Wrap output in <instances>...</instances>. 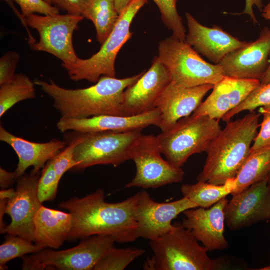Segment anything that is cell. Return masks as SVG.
I'll return each mask as SVG.
<instances>
[{
	"label": "cell",
	"mask_w": 270,
	"mask_h": 270,
	"mask_svg": "<svg viewBox=\"0 0 270 270\" xmlns=\"http://www.w3.org/2000/svg\"><path fill=\"white\" fill-rule=\"evenodd\" d=\"M139 192L118 202L104 200V193L98 189L82 198L72 197L58 206L72 214V224L68 240L102 235L112 237L116 242L126 243L138 238L134 212Z\"/></svg>",
	"instance_id": "6da1fadb"
},
{
	"label": "cell",
	"mask_w": 270,
	"mask_h": 270,
	"mask_svg": "<svg viewBox=\"0 0 270 270\" xmlns=\"http://www.w3.org/2000/svg\"><path fill=\"white\" fill-rule=\"evenodd\" d=\"M144 72L123 78L102 76L94 85L82 88H66L52 80L49 82L37 80L34 82L52 98L54 106L60 112V118L124 116L122 110L124 92Z\"/></svg>",
	"instance_id": "7a4b0ae2"
},
{
	"label": "cell",
	"mask_w": 270,
	"mask_h": 270,
	"mask_svg": "<svg viewBox=\"0 0 270 270\" xmlns=\"http://www.w3.org/2000/svg\"><path fill=\"white\" fill-rule=\"evenodd\" d=\"M260 116L254 110L226 122L206 151V160L198 181L223 184L235 178L250 152Z\"/></svg>",
	"instance_id": "3957f363"
},
{
	"label": "cell",
	"mask_w": 270,
	"mask_h": 270,
	"mask_svg": "<svg viewBox=\"0 0 270 270\" xmlns=\"http://www.w3.org/2000/svg\"><path fill=\"white\" fill-rule=\"evenodd\" d=\"M152 252L145 261L146 270H214L221 268L211 259L191 231L182 225L158 238L150 240Z\"/></svg>",
	"instance_id": "277c9868"
},
{
	"label": "cell",
	"mask_w": 270,
	"mask_h": 270,
	"mask_svg": "<svg viewBox=\"0 0 270 270\" xmlns=\"http://www.w3.org/2000/svg\"><path fill=\"white\" fill-rule=\"evenodd\" d=\"M148 0H132L120 14L111 32L102 44L100 50L90 58H78L71 64L62 66L69 78L74 81L86 80L96 83L100 76L116 77L115 62L118 54L131 38V24Z\"/></svg>",
	"instance_id": "5b68a950"
},
{
	"label": "cell",
	"mask_w": 270,
	"mask_h": 270,
	"mask_svg": "<svg viewBox=\"0 0 270 270\" xmlns=\"http://www.w3.org/2000/svg\"><path fill=\"white\" fill-rule=\"evenodd\" d=\"M221 130L219 120L208 116L192 114L178 120L156 138L166 160L181 168L191 156L206 152Z\"/></svg>",
	"instance_id": "8992f818"
},
{
	"label": "cell",
	"mask_w": 270,
	"mask_h": 270,
	"mask_svg": "<svg viewBox=\"0 0 270 270\" xmlns=\"http://www.w3.org/2000/svg\"><path fill=\"white\" fill-rule=\"evenodd\" d=\"M158 56L168 70L171 82L182 86L214 85L224 76L220 64L206 62L186 41L173 35L159 42Z\"/></svg>",
	"instance_id": "52a82bcc"
},
{
	"label": "cell",
	"mask_w": 270,
	"mask_h": 270,
	"mask_svg": "<svg viewBox=\"0 0 270 270\" xmlns=\"http://www.w3.org/2000/svg\"><path fill=\"white\" fill-rule=\"evenodd\" d=\"M115 242L112 236L96 235L84 238L78 245L69 248L56 250L45 248L22 256V269L94 270Z\"/></svg>",
	"instance_id": "ba28073f"
},
{
	"label": "cell",
	"mask_w": 270,
	"mask_h": 270,
	"mask_svg": "<svg viewBox=\"0 0 270 270\" xmlns=\"http://www.w3.org/2000/svg\"><path fill=\"white\" fill-rule=\"evenodd\" d=\"M76 133L78 142L74 157L78 164L73 170H76L100 164L118 166L130 160L131 147L142 134L141 131Z\"/></svg>",
	"instance_id": "9c48e42d"
},
{
	"label": "cell",
	"mask_w": 270,
	"mask_h": 270,
	"mask_svg": "<svg viewBox=\"0 0 270 270\" xmlns=\"http://www.w3.org/2000/svg\"><path fill=\"white\" fill-rule=\"evenodd\" d=\"M156 136L141 134L134 142L130 152L134 162L136 174L125 187L156 188L181 182L184 172L161 156Z\"/></svg>",
	"instance_id": "30bf717a"
},
{
	"label": "cell",
	"mask_w": 270,
	"mask_h": 270,
	"mask_svg": "<svg viewBox=\"0 0 270 270\" xmlns=\"http://www.w3.org/2000/svg\"><path fill=\"white\" fill-rule=\"evenodd\" d=\"M81 16L68 14L39 15L32 14L24 17L28 26L38 33L39 40L30 46L36 51L50 54L62 62V66L74 63L78 57L72 44V36L78 29Z\"/></svg>",
	"instance_id": "8fae6325"
},
{
	"label": "cell",
	"mask_w": 270,
	"mask_h": 270,
	"mask_svg": "<svg viewBox=\"0 0 270 270\" xmlns=\"http://www.w3.org/2000/svg\"><path fill=\"white\" fill-rule=\"evenodd\" d=\"M40 174V171L32 170L18 178L16 194L8 200L6 208L11 220L0 234L18 236L34 242V218L42 205L38 194Z\"/></svg>",
	"instance_id": "7c38bea8"
},
{
	"label": "cell",
	"mask_w": 270,
	"mask_h": 270,
	"mask_svg": "<svg viewBox=\"0 0 270 270\" xmlns=\"http://www.w3.org/2000/svg\"><path fill=\"white\" fill-rule=\"evenodd\" d=\"M138 192L134 212L137 238L150 240L158 238L176 227L172 222L180 214L198 207L185 197L170 202H158L146 192Z\"/></svg>",
	"instance_id": "4fadbf2b"
},
{
	"label": "cell",
	"mask_w": 270,
	"mask_h": 270,
	"mask_svg": "<svg viewBox=\"0 0 270 270\" xmlns=\"http://www.w3.org/2000/svg\"><path fill=\"white\" fill-rule=\"evenodd\" d=\"M268 178L232 195L224 208L225 222L230 230L244 228L270 218Z\"/></svg>",
	"instance_id": "5bb4252c"
},
{
	"label": "cell",
	"mask_w": 270,
	"mask_h": 270,
	"mask_svg": "<svg viewBox=\"0 0 270 270\" xmlns=\"http://www.w3.org/2000/svg\"><path fill=\"white\" fill-rule=\"evenodd\" d=\"M270 58V28L264 26L258 38L226 54L218 64L226 76L260 80Z\"/></svg>",
	"instance_id": "9a60e30c"
},
{
	"label": "cell",
	"mask_w": 270,
	"mask_h": 270,
	"mask_svg": "<svg viewBox=\"0 0 270 270\" xmlns=\"http://www.w3.org/2000/svg\"><path fill=\"white\" fill-rule=\"evenodd\" d=\"M170 82L168 70L155 56L150 68L124 90L122 102L124 115H138L156 108L157 100Z\"/></svg>",
	"instance_id": "2e32d148"
},
{
	"label": "cell",
	"mask_w": 270,
	"mask_h": 270,
	"mask_svg": "<svg viewBox=\"0 0 270 270\" xmlns=\"http://www.w3.org/2000/svg\"><path fill=\"white\" fill-rule=\"evenodd\" d=\"M160 113L156 108L136 116L100 115L83 118H60L57 128L62 132L142 131L152 125L158 126Z\"/></svg>",
	"instance_id": "e0dca14e"
},
{
	"label": "cell",
	"mask_w": 270,
	"mask_h": 270,
	"mask_svg": "<svg viewBox=\"0 0 270 270\" xmlns=\"http://www.w3.org/2000/svg\"><path fill=\"white\" fill-rule=\"evenodd\" d=\"M228 200L224 198L209 208L197 207L183 212L182 226L190 230L208 250L227 248L224 236V208Z\"/></svg>",
	"instance_id": "ac0fdd59"
},
{
	"label": "cell",
	"mask_w": 270,
	"mask_h": 270,
	"mask_svg": "<svg viewBox=\"0 0 270 270\" xmlns=\"http://www.w3.org/2000/svg\"><path fill=\"white\" fill-rule=\"evenodd\" d=\"M214 85L184 87L172 82L157 100L155 108L160 113L158 127L162 132L172 127L181 118L190 116L202 102Z\"/></svg>",
	"instance_id": "d6986e66"
},
{
	"label": "cell",
	"mask_w": 270,
	"mask_h": 270,
	"mask_svg": "<svg viewBox=\"0 0 270 270\" xmlns=\"http://www.w3.org/2000/svg\"><path fill=\"white\" fill-rule=\"evenodd\" d=\"M185 16L188 28L185 41L214 64H218L226 54L248 42L233 36L220 26L210 28L202 24L188 12Z\"/></svg>",
	"instance_id": "ffe728a7"
},
{
	"label": "cell",
	"mask_w": 270,
	"mask_h": 270,
	"mask_svg": "<svg viewBox=\"0 0 270 270\" xmlns=\"http://www.w3.org/2000/svg\"><path fill=\"white\" fill-rule=\"evenodd\" d=\"M260 84L256 79H242L224 76L214 85L212 92L192 114L208 116L220 120L242 102Z\"/></svg>",
	"instance_id": "44dd1931"
},
{
	"label": "cell",
	"mask_w": 270,
	"mask_h": 270,
	"mask_svg": "<svg viewBox=\"0 0 270 270\" xmlns=\"http://www.w3.org/2000/svg\"><path fill=\"white\" fill-rule=\"evenodd\" d=\"M0 140L12 147L18 156V162L14 172L18 178L30 166L39 172L46 162L57 155L66 142L53 139L46 142H36L17 136L0 126Z\"/></svg>",
	"instance_id": "7402d4cb"
},
{
	"label": "cell",
	"mask_w": 270,
	"mask_h": 270,
	"mask_svg": "<svg viewBox=\"0 0 270 270\" xmlns=\"http://www.w3.org/2000/svg\"><path fill=\"white\" fill-rule=\"evenodd\" d=\"M72 224L70 212L42 205L34 218V242L44 248L58 249L68 240Z\"/></svg>",
	"instance_id": "603a6c76"
},
{
	"label": "cell",
	"mask_w": 270,
	"mask_h": 270,
	"mask_svg": "<svg viewBox=\"0 0 270 270\" xmlns=\"http://www.w3.org/2000/svg\"><path fill=\"white\" fill-rule=\"evenodd\" d=\"M270 175V146L250 151L234 178L232 195L252 184L269 178Z\"/></svg>",
	"instance_id": "cb8c5ba5"
},
{
	"label": "cell",
	"mask_w": 270,
	"mask_h": 270,
	"mask_svg": "<svg viewBox=\"0 0 270 270\" xmlns=\"http://www.w3.org/2000/svg\"><path fill=\"white\" fill-rule=\"evenodd\" d=\"M234 188V178L223 184H214L198 181L196 184H184L180 187L183 197L198 207L209 208L231 194Z\"/></svg>",
	"instance_id": "d4e9b609"
},
{
	"label": "cell",
	"mask_w": 270,
	"mask_h": 270,
	"mask_svg": "<svg viewBox=\"0 0 270 270\" xmlns=\"http://www.w3.org/2000/svg\"><path fill=\"white\" fill-rule=\"evenodd\" d=\"M119 15L114 0H92L82 16L92 22L97 40L102 44L113 30Z\"/></svg>",
	"instance_id": "484cf974"
},
{
	"label": "cell",
	"mask_w": 270,
	"mask_h": 270,
	"mask_svg": "<svg viewBox=\"0 0 270 270\" xmlns=\"http://www.w3.org/2000/svg\"><path fill=\"white\" fill-rule=\"evenodd\" d=\"M34 85L22 74H16L12 80L0 85V116L18 102L34 98Z\"/></svg>",
	"instance_id": "4316f807"
},
{
	"label": "cell",
	"mask_w": 270,
	"mask_h": 270,
	"mask_svg": "<svg viewBox=\"0 0 270 270\" xmlns=\"http://www.w3.org/2000/svg\"><path fill=\"white\" fill-rule=\"evenodd\" d=\"M42 249L44 248L22 237L7 234L0 246V269L8 268L6 263L14 258L34 254Z\"/></svg>",
	"instance_id": "83f0119b"
},
{
	"label": "cell",
	"mask_w": 270,
	"mask_h": 270,
	"mask_svg": "<svg viewBox=\"0 0 270 270\" xmlns=\"http://www.w3.org/2000/svg\"><path fill=\"white\" fill-rule=\"evenodd\" d=\"M144 252L140 248H117L114 246L98 262L94 270H124Z\"/></svg>",
	"instance_id": "f1b7e54d"
},
{
	"label": "cell",
	"mask_w": 270,
	"mask_h": 270,
	"mask_svg": "<svg viewBox=\"0 0 270 270\" xmlns=\"http://www.w3.org/2000/svg\"><path fill=\"white\" fill-rule=\"evenodd\" d=\"M158 6L163 24L172 32V35L185 41L186 28L176 8L177 0H152Z\"/></svg>",
	"instance_id": "f546056e"
},
{
	"label": "cell",
	"mask_w": 270,
	"mask_h": 270,
	"mask_svg": "<svg viewBox=\"0 0 270 270\" xmlns=\"http://www.w3.org/2000/svg\"><path fill=\"white\" fill-rule=\"evenodd\" d=\"M270 104V82L260 84L252 90L238 106L228 112L222 118L228 122L243 111H254L256 108Z\"/></svg>",
	"instance_id": "4dcf8cb0"
},
{
	"label": "cell",
	"mask_w": 270,
	"mask_h": 270,
	"mask_svg": "<svg viewBox=\"0 0 270 270\" xmlns=\"http://www.w3.org/2000/svg\"><path fill=\"white\" fill-rule=\"evenodd\" d=\"M59 182L50 160L42 168L38 181V194L42 203L55 198Z\"/></svg>",
	"instance_id": "1f68e13d"
},
{
	"label": "cell",
	"mask_w": 270,
	"mask_h": 270,
	"mask_svg": "<svg viewBox=\"0 0 270 270\" xmlns=\"http://www.w3.org/2000/svg\"><path fill=\"white\" fill-rule=\"evenodd\" d=\"M77 142L78 140L74 138L64 150L60 151L52 159L54 171L59 180L66 172L70 170H73L78 164L74 157V149Z\"/></svg>",
	"instance_id": "d6a6232c"
},
{
	"label": "cell",
	"mask_w": 270,
	"mask_h": 270,
	"mask_svg": "<svg viewBox=\"0 0 270 270\" xmlns=\"http://www.w3.org/2000/svg\"><path fill=\"white\" fill-rule=\"evenodd\" d=\"M258 112L262 116L260 130L253 142L250 151L270 146V104L259 108Z\"/></svg>",
	"instance_id": "836d02e7"
},
{
	"label": "cell",
	"mask_w": 270,
	"mask_h": 270,
	"mask_svg": "<svg viewBox=\"0 0 270 270\" xmlns=\"http://www.w3.org/2000/svg\"><path fill=\"white\" fill-rule=\"evenodd\" d=\"M19 6L24 18L28 15L38 13L42 15L59 14V10L44 0H15Z\"/></svg>",
	"instance_id": "e575fe53"
},
{
	"label": "cell",
	"mask_w": 270,
	"mask_h": 270,
	"mask_svg": "<svg viewBox=\"0 0 270 270\" xmlns=\"http://www.w3.org/2000/svg\"><path fill=\"white\" fill-rule=\"evenodd\" d=\"M19 60V54L14 51L7 52L0 58V85L10 82L14 78Z\"/></svg>",
	"instance_id": "d590c367"
},
{
	"label": "cell",
	"mask_w": 270,
	"mask_h": 270,
	"mask_svg": "<svg viewBox=\"0 0 270 270\" xmlns=\"http://www.w3.org/2000/svg\"><path fill=\"white\" fill-rule=\"evenodd\" d=\"M92 0H52V4L66 14L82 16Z\"/></svg>",
	"instance_id": "8d00e7d4"
},
{
	"label": "cell",
	"mask_w": 270,
	"mask_h": 270,
	"mask_svg": "<svg viewBox=\"0 0 270 270\" xmlns=\"http://www.w3.org/2000/svg\"><path fill=\"white\" fill-rule=\"evenodd\" d=\"M18 178L16 172H10L0 168V186L2 189L8 188L11 186Z\"/></svg>",
	"instance_id": "74e56055"
},
{
	"label": "cell",
	"mask_w": 270,
	"mask_h": 270,
	"mask_svg": "<svg viewBox=\"0 0 270 270\" xmlns=\"http://www.w3.org/2000/svg\"><path fill=\"white\" fill-rule=\"evenodd\" d=\"M254 6L262 12L264 6L262 0H246L245 8L243 12L241 14H248L253 22L254 24H257L258 22V20L253 10V7Z\"/></svg>",
	"instance_id": "f35d334b"
},
{
	"label": "cell",
	"mask_w": 270,
	"mask_h": 270,
	"mask_svg": "<svg viewBox=\"0 0 270 270\" xmlns=\"http://www.w3.org/2000/svg\"><path fill=\"white\" fill-rule=\"evenodd\" d=\"M16 194V190L9 188L2 189L0 191V200H8L12 198Z\"/></svg>",
	"instance_id": "ab89813d"
},
{
	"label": "cell",
	"mask_w": 270,
	"mask_h": 270,
	"mask_svg": "<svg viewBox=\"0 0 270 270\" xmlns=\"http://www.w3.org/2000/svg\"><path fill=\"white\" fill-rule=\"evenodd\" d=\"M116 8L120 14L132 0H114Z\"/></svg>",
	"instance_id": "60d3db41"
},
{
	"label": "cell",
	"mask_w": 270,
	"mask_h": 270,
	"mask_svg": "<svg viewBox=\"0 0 270 270\" xmlns=\"http://www.w3.org/2000/svg\"><path fill=\"white\" fill-rule=\"evenodd\" d=\"M260 84H265L270 82V58L268 68L260 80Z\"/></svg>",
	"instance_id": "b9f144b4"
},
{
	"label": "cell",
	"mask_w": 270,
	"mask_h": 270,
	"mask_svg": "<svg viewBox=\"0 0 270 270\" xmlns=\"http://www.w3.org/2000/svg\"><path fill=\"white\" fill-rule=\"evenodd\" d=\"M262 16L266 20H270V1L264 6Z\"/></svg>",
	"instance_id": "7bdbcfd3"
},
{
	"label": "cell",
	"mask_w": 270,
	"mask_h": 270,
	"mask_svg": "<svg viewBox=\"0 0 270 270\" xmlns=\"http://www.w3.org/2000/svg\"><path fill=\"white\" fill-rule=\"evenodd\" d=\"M5 1L12 9L14 12L16 14H18L19 12L17 10L16 8L14 5V2H16L15 0H2Z\"/></svg>",
	"instance_id": "ee69618b"
},
{
	"label": "cell",
	"mask_w": 270,
	"mask_h": 270,
	"mask_svg": "<svg viewBox=\"0 0 270 270\" xmlns=\"http://www.w3.org/2000/svg\"><path fill=\"white\" fill-rule=\"evenodd\" d=\"M258 270H270V265L268 266H266L265 267L262 268H259Z\"/></svg>",
	"instance_id": "f6af8a7d"
},
{
	"label": "cell",
	"mask_w": 270,
	"mask_h": 270,
	"mask_svg": "<svg viewBox=\"0 0 270 270\" xmlns=\"http://www.w3.org/2000/svg\"><path fill=\"white\" fill-rule=\"evenodd\" d=\"M46 2H47L49 4H52V0H44Z\"/></svg>",
	"instance_id": "bcb514c9"
},
{
	"label": "cell",
	"mask_w": 270,
	"mask_h": 270,
	"mask_svg": "<svg viewBox=\"0 0 270 270\" xmlns=\"http://www.w3.org/2000/svg\"><path fill=\"white\" fill-rule=\"evenodd\" d=\"M268 185L270 187V175L269 176L268 180Z\"/></svg>",
	"instance_id": "7dc6e473"
}]
</instances>
